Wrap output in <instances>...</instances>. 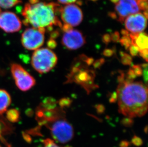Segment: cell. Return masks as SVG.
Here are the masks:
<instances>
[{"instance_id":"cell-10","label":"cell","mask_w":148,"mask_h":147,"mask_svg":"<svg viewBox=\"0 0 148 147\" xmlns=\"http://www.w3.org/2000/svg\"><path fill=\"white\" fill-rule=\"evenodd\" d=\"M147 12L131 14L127 17L125 20V27L130 33L137 34L143 32L147 24Z\"/></svg>"},{"instance_id":"cell-12","label":"cell","mask_w":148,"mask_h":147,"mask_svg":"<svg viewBox=\"0 0 148 147\" xmlns=\"http://www.w3.org/2000/svg\"><path fill=\"white\" fill-rule=\"evenodd\" d=\"M86 43L85 38L79 31L70 30L65 32L62 38V44L69 50L80 48Z\"/></svg>"},{"instance_id":"cell-4","label":"cell","mask_w":148,"mask_h":147,"mask_svg":"<svg viewBox=\"0 0 148 147\" xmlns=\"http://www.w3.org/2000/svg\"><path fill=\"white\" fill-rule=\"evenodd\" d=\"M45 125L49 128L53 139L60 143L68 142L73 136V127L64 117L58 118Z\"/></svg>"},{"instance_id":"cell-33","label":"cell","mask_w":148,"mask_h":147,"mask_svg":"<svg viewBox=\"0 0 148 147\" xmlns=\"http://www.w3.org/2000/svg\"><path fill=\"white\" fill-rule=\"evenodd\" d=\"M0 11H1V9H0Z\"/></svg>"},{"instance_id":"cell-19","label":"cell","mask_w":148,"mask_h":147,"mask_svg":"<svg viewBox=\"0 0 148 147\" xmlns=\"http://www.w3.org/2000/svg\"><path fill=\"white\" fill-rule=\"evenodd\" d=\"M43 146L42 147H62L57 144L51 139H47L43 140Z\"/></svg>"},{"instance_id":"cell-23","label":"cell","mask_w":148,"mask_h":147,"mask_svg":"<svg viewBox=\"0 0 148 147\" xmlns=\"http://www.w3.org/2000/svg\"><path fill=\"white\" fill-rule=\"evenodd\" d=\"M141 67H143V74L144 78V81L145 82L147 83L148 81V65L147 64H143L141 65Z\"/></svg>"},{"instance_id":"cell-16","label":"cell","mask_w":148,"mask_h":147,"mask_svg":"<svg viewBox=\"0 0 148 147\" xmlns=\"http://www.w3.org/2000/svg\"><path fill=\"white\" fill-rule=\"evenodd\" d=\"M20 113L16 109L12 108L6 111V118L12 123L16 122L19 120Z\"/></svg>"},{"instance_id":"cell-13","label":"cell","mask_w":148,"mask_h":147,"mask_svg":"<svg viewBox=\"0 0 148 147\" xmlns=\"http://www.w3.org/2000/svg\"><path fill=\"white\" fill-rule=\"evenodd\" d=\"M132 39V44L136 46L139 52L141 50L148 49V35L145 33H140L137 34L130 33Z\"/></svg>"},{"instance_id":"cell-29","label":"cell","mask_w":148,"mask_h":147,"mask_svg":"<svg viewBox=\"0 0 148 147\" xmlns=\"http://www.w3.org/2000/svg\"><path fill=\"white\" fill-rule=\"evenodd\" d=\"M113 54V51L112 50L107 49L106 50H104L103 54L106 56H110Z\"/></svg>"},{"instance_id":"cell-18","label":"cell","mask_w":148,"mask_h":147,"mask_svg":"<svg viewBox=\"0 0 148 147\" xmlns=\"http://www.w3.org/2000/svg\"><path fill=\"white\" fill-rule=\"evenodd\" d=\"M121 62L125 65H130L132 63V58L129 54L121 52Z\"/></svg>"},{"instance_id":"cell-22","label":"cell","mask_w":148,"mask_h":147,"mask_svg":"<svg viewBox=\"0 0 148 147\" xmlns=\"http://www.w3.org/2000/svg\"><path fill=\"white\" fill-rule=\"evenodd\" d=\"M129 49L130 52V54H132V56H135L138 55L139 54V49L134 44H132L130 46V47H129Z\"/></svg>"},{"instance_id":"cell-31","label":"cell","mask_w":148,"mask_h":147,"mask_svg":"<svg viewBox=\"0 0 148 147\" xmlns=\"http://www.w3.org/2000/svg\"><path fill=\"white\" fill-rule=\"evenodd\" d=\"M117 100V94L115 92L112 94L110 99V101L111 102H115Z\"/></svg>"},{"instance_id":"cell-1","label":"cell","mask_w":148,"mask_h":147,"mask_svg":"<svg viewBox=\"0 0 148 147\" xmlns=\"http://www.w3.org/2000/svg\"><path fill=\"white\" fill-rule=\"evenodd\" d=\"M116 90L119 111L127 118L141 117L148 110V88L143 82L125 78L124 74L119 78Z\"/></svg>"},{"instance_id":"cell-8","label":"cell","mask_w":148,"mask_h":147,"mask_svg":"<svg viewBox=\"0 0 148 147\" xmlns=\"http://www.w3.org/2000/svg\"><path fill=\"white\" fill-rule=\"evenodd\" d=\"M115 4V10L118 19L123 22L127 17L139 13L141 8L139 0H111Z\"/></svg>"},{"instance_id":"cell-11","label":"cell","mask_w":148,"mask_h":147,"mask_svg":"<svg viewBox=\"0 0 148 147\" xmlns=\"http://www.w3.org/2000/svg\"><path fill=\"white\" fill-rule=\"evenodd\" d=\"M22 27L21 20L12 12L0 11V29L9 33L18 32Z\"/></svg>"},{"instance_id":"cell-25","label":"cell","mask_w":148,"mask_h":147,"mask_svg":"<svg viewBox=\"0 0 148 147\" xmlns=\"http://www.w3.org/2000/svg\"><path fill=\"white\" fill-rule=\"evenodd\" d=\"M140 56H141L143 59L145 60L146 62L148 61V49H145V50H141L139 52Z\"/></svg>"},{"instance_id":"cell-6","label":"cell","mask_w":148,"mask_h":147,"mask_svg":"<svg viewBox=\"0 0 148 147\" xmlns=\"http://www.w3.org/2000/svg\"><path fill=\"white\" fill-rule=\"evenodd\" d=\"M11 72L17 87L21 91H28L36 84L33 76L19 64H12Z\"/></svg>"},{"instance_id":"cell-17","label":"cell","mask_w":148,"mask_h":147,"mask_svg":"<svg viewBox=\"0 0 148 147\" xmlns=\"http://www.w3.org/2000/svg\"><path fill=\"white\" fill-rule=\"evenodd\" d=\"M22 0H0V9H8L21 3Z\"/></svg>"},{"instance_id":"cell-3","label":"cell","mask_w":148,"mask_h":147,"mask_svg":"<svg viewBox=\"0 0 148 147\" xmlns=\"http://www.w3.org/2000/svg\"><path fill=\"white\" fill-rule=\"evenodd\" d=\"M57 61V56L54 52L47 48L36 49L31 58L33 67L40 74L49 72L55 67Z\"/></svg>"},{"instance_id":"cell-26","label":"cell","mask_w":148,"mask_h":147,"mask_svg":"<svg viewBox=\"0 0 148 147\" xmlns=\"http://www.w3.org/2000/svg\"><path fill=\"white\" fill-rule=\"evenodd\" d=\"M110 37L111 40H112L114 42H116L119 41V40L120 36H119V34L118 32H115V33H114L112 35L110 36Z\"/></svg>"},{"instance_id":"cell-28","label":"cell","mask_w":148,"mask_h":147,"mask_svg":"<svg viewBox=\"0 0 148 147\" xmlns=\"http://www.w3.org/2000/svg\"><path fill=\"white\" fill-rule=\"evenodd\" d=\"M103 62H104V60L103 59L98 60L97 61H95V62H94V67L95 68H98L99 67H100Z\"/></svg>"},{"instance_id":"cell-20","label":"cell","mask_w":148,"mask_h":147,"mask_svg":"<svg viewBox=\"0 0 148 147\" xmlns=\"http://www.w3.org/2000/svg\"><path fill=\"white\" fill-rule=\"evenodd\" d=\"M71 100L69 98H63L59 102V104L61 108L69 107L71 104Z\"/></svg>"},{"instance_id":"cell-27","label":"cell","mask_w":148,"mask_h":147,"mask_svg":"<svg viewBox=\"0 0 148 147\" xmlns=\"http://www.w3.org/2000/svg\"><path fill=\"white\" fill-rule=\"evenodd\" d=\"M59 3L63 4H71L77 1V0H58Z\"/></svg>"},{"instance_id":"cell-21","label":"cell","mask_w":148,"mask_h":147,"mask_svg":"<svg viewBox=\"0 0 148 147\" xmlns=\"http://www.w3.org/2000/svg\"><path fill=\"white\" fill-rule=\"evenodd\" d=\"M131 68L137 77L141 76L143 74V68L141 65H133Z\"/></svg>"},{"instance_id":"cell-14","label":"cell","mask_w":148,"mask_h":147,"mask_svg":"<svg viewBox=\"0 0 148 147\" xmlns=\"http://www.w3.org/2000/svg\"><path fill=\"white\" fill-rule=\"evenodd\" d=\"M11 103V97L8 92L0 89V115L6 112Z\"/></svg>"},{"instance_id":"cell-15","label":"cell","mask_w":148,"mask_h":147,"mask_svg":"<svg viewBox=\"0 0 148 147\" xmlns=\"http://www.w3.org/2000/svg\"><path fill=\"white\" fill-rule=\"evenodd\" d=\"M121 33L123 36L119 40V41L121 44L124 46L126 49H128L132 44V39L130 35V33L127 31L123 30L122 31Z\"/></svg>"},{"instance_id":"cell-2","label":"cell","mask_w":148,"mask_h":147,"mask_svg":"<svg viewBox=\"0 0 148 147\" xmlns=\"http://www.w3.org/2000/svg\"><path fill=\"white\" fill-rule=\"evenodd\" d=\"M60 6L56 3H47L40 0H28L22 11L23 23L38 29L52 30L53 26L62 28V24L58 18Z\"/></svg>"},{"instance_id":"cell-5","label":"cell","mask_w":148,"mask_h":147,"mask_svg":"<svg viewBox=\"0 0 148 147\" xmlns=\"http://www.w3.org/2000/svg\"><path fill=\"white\" fill-rule=\"evenodd\" d=\"M77 65L73 67L71 72L68 76V83L74 82L86 89L87 91H91L94 89L97 85L94 84L95 71L92 70L86 69L80 67L77 63Z\"/></svg>"},{"instance_id":"cell-7","label":"cell","mask_w":148,"mask_h":147,"mask_svg":"<svg viewBox=\"0 0 148 147\" xmlns=\"http://www.w3.org/2000/svg\"><path fill=\"white\" fill-rule=\"evenodd\" d=\"M46 30L31 27L27 28L23 33L21 43L25 49L36 50L43 44Z\"/></svg>"},{"instance_id":"cell-24","label":"cell","mask_w":148,"mask_h":147,"mask_svg":"<svg viewBox=\"0 0 148 147\" xmlns=\"http://www.w3.org/2000/svg\"><path fill=\"white\" fill-rule=\"evenodd\" d=\"M47 45H48V47L50 48L54 49L57 46V42H56V41L54 39L50 38L49 40L48 41Z\"/></svg>"},{"instance_id":"cell-30","label":"cell","mask_w":148,"mask_h":147,"mask_svg":"<svg viewBox=\"0 0 148 147\" xmlns=\"http://www.w3.org/2000/svg\"><path fill=\"white\" fill-rule=\"evenodd\" d=\"M103 42L105 43L106 44H108L110 41L111 37L110 35H106L103 36Z\"/></svg>"},{"instance_id":"cell-9","label":"cell","mask_w":148,"mask_h":147,"mask_svg":"<svg viewBox=\"0 0 148 147\" xmlns=\"http://www.w3.org/2000/svg\"><path fill=\"white\" fill-rule=\"evenodd\" d=\"M60 17L64 24L70 27H77L83 19V14L81 9L76 4H67L60 9Z\"/></svg>"},{"instance_id":"cell-32","label":"cell","mask_w":148,"mask_h":147,"mask_svg":"<svg viewBox=\"0 0 148 147\" xmlns=\"http://www.w3.org/2000/svg\"><path fill=\"white\" fill-rule=\"evenodd\" d=\"M59 33L57 32V31H54V32H52L51 34L50 38L52 39H56V38L58 36H59Z\"/></svg>"}]
</instances>
